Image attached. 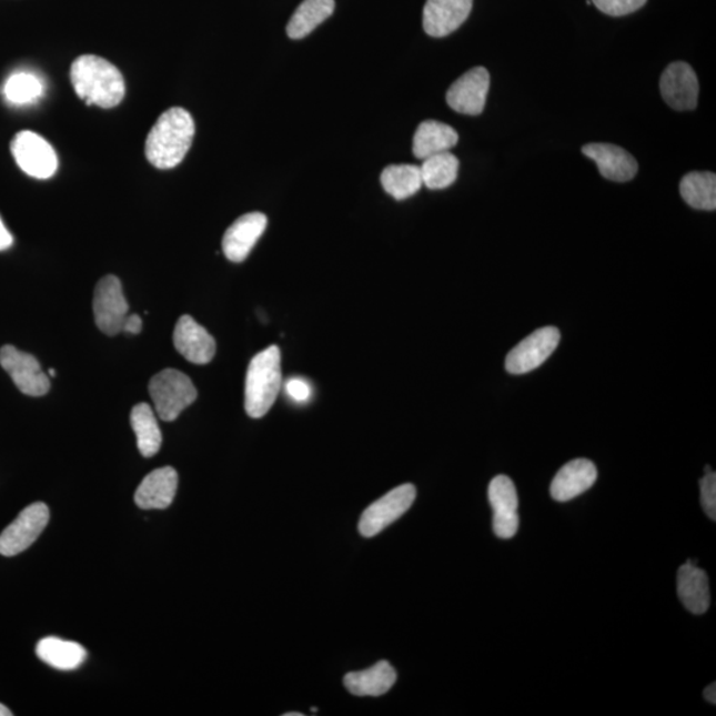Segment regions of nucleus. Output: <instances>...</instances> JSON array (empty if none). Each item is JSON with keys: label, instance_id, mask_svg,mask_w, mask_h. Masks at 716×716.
Wrapping results in <instances>:
<instances>
[{"label": "nucleus", "instance_id": "1", "mask_svg": "<svg viewBox=\"0 0 716 716\" xmlns=\"http://www.w3.org/2000/svg\"><path fill=\"white\" fill-rule=\"evenodd\" d=\"M194 134V120L185 109H168L148 134L145 145L148 161L161 170L179 167L189 153Z\"/></svg>", "mask_w": 716, "mask_h": 716}, {"label": "nucleus", "instance_id": "2", "mask_svg": "<svg viewBox=\"0 0 716 716\" xmlns=\"http://www.w3.org/2000/svg\"><path fill=\"white\" fill-rule=\"evenodd\" d=\"M71 81L74 92L88 105L111 109L125 98V80L118 67L94 54H83L73 61Z\"/></svg>", "mask_w": 716, "mask_h": 716}, {"label": "nucleus", "instance_id": "3", "mask_svg": "<svg viewBox=\"0 0 716 716\" xmlns=\"http://www.w3.org/2000/svg\"><path fill=\"white\" fill-rule=\"evenodd\" d=\"M282 385V353L271 345L252 357L245 376L244 407L251 418H262L270 412Z\"/></svg>", "mask_w": 716, "mask_h": 716}, {"label": "nucleus", "instance_id": "4", "mask_svg": "<svg viewBox=\"0 0 716 716\" xmlns=\"http://www.w3.org/2000/svg\"><path fill=\"white\" fill-rule=\"evenodd\" d=\"M149 393L154 402L155 413L165 422L180 417L198 397L193 382L177 370H163L149 382Z\"/></svg>", "mask_w": 716, "mask_h": 716}, {"label": "nucleus", "instance_id": "5", "mask_svg": "<svg viewBox=\"0 0 716 716\" xmlns=\"http://www.w3.org/2000/svg\"><path fill=\"white\" fill-rule=\"evenodd\" d=\"M11 153L18 167L37 180H48L58 172L59 160L51 143L42 135L22 131L11 141Z\"/></svg>", "mask_w": 716, "mask_h": 716}, {"label": "nucleus", "instance_id": "6", "mask_svg": "<svg viewBox=\"0 0 716 716\" xmlns=\"http://www.w3.org/2000/svg\"><path fill=\"white\" fill-rule=\"evenodd\" d=\"M93 312L95 325L107 336H115L122 332L129 304L118 276L108 275L95 285Z\"/></svg>", "mask_w": 716, "mask_h": 716}, {"label": "nucleus", "instance_id": "7", "mask_svg": "<svg viewBox=\"0 0 716 716\" xmlns=\"http://www.w3.org/2000/svg\"><path fill=\"white\" fill-rule=\"evenodd\" d=\"M417 490L413 484H402L377 502L371 504L361 516L359 530L361 535L373 537L399 520L413 506Z\"/></svg>", "mask_w": 716, "mask_h": 716}, {"label": "nucleus", "instance_id": "8", "mask_svg": "<svg viewBox=\"0 0 716 716\" xmlns=\"http://www.w3.org/2000/svg\"><path fill=\"white\" fill-rule=\"evenodd\" d=\"M50 522V510L39 502L26 507L0 535V555L11 557L30 548Z\"/></svg>", "mask_w": 716, "mask_h": 716}, {"label": "nucleus", "instance_id": "9", "mask_svg": "<svg viewBox=\"0 0 716 716\" xmlns=\"http://www.w3.org/2000/svg\"><path fill=\"white\" fill-rule=\"evenodd\" d=\"M561 343V332L555 326H544L525 337L508 353L506 370L511 374H525L545 363Z\"/></svg>", "mask_w": 716, "mask_h": 716}, {"label": "nucleus", "instance_id": "10", "mask_svg": "<svg viewBox=\"0 0 716 716\" xmlns=\"http://www.w3.org/2000/svg\"><path fill=\"white\" fill-rule=\"evenodd\" d=\"M0 365L23 394L40 397L50 391V377L32 354L20 352L12 345H4L0 350Z\"/></svg>", "mask_w": 716, "mask_h": 716}, {"label": "nucleus", "instance_id": "11", "mask_svg": "<svg viewBox=\"0 0 716 716\" xmlns=\"http://www.w3.org/2000/svg\"><path fill=\"white\" fill-rule=\"evenodd\" d=\"M660 94L674 111H693L697 108L699 83L693 68L684 61L668 65L660 77Z\"/></svg>", "mask_w": 716, "mask_h": 716}, {"label": "nucleus", "instance_id": "12", "mask_svg": "<svg viewBox=\"0 0 716 716\" xmlns=\"http://www.w3.org/2000/svg\"><path fill=\"white\" fill-rule=\"evenodd\" d=\"M490 90V73L486 68L475 67L448 88L446 101L453 111L477 115L486 107Z\"/></svg>", "mask_w": 716, "mask_h": 716}, {"label": "nucleus", "instance_id": "13", "mask_svg": "<svg viewBox=\"0 0 716 716\" xmlns=\"http://www.w3.org/2000/svg\"><path fill=\"white\" fill-rule=\"evenodd\" d=\"M488 500L494 510L493 527L495 535L511 538L520 530V497L513 481L506 475H497L490 483Z\"/></svg>", "mask_w": 716, "mask_h": 716}, {"label": "nucleus", "instance_id": "14", "mask_svg": "<svg viewBox=\"0 0 716 716\" xmlns=\"http://www.w3.org/2000/svg\"><path fill=\"white\" fill-rule=\"evenodd\" d=\"M268 228V216L262 213L245 214L231 224L223 236L222 249L230 262L242 263Z\"/></svg>", "mask_w": 716, "mask_h": 716}, {"label": "nucleus", "instance_id": "15", "mask_svg": "<svg viewBox=\"0 0 716 716\" xmlns=\"http://www.w3.org/2000/svg\"><path fill=\"white\" fill-rule=\"evenodd\" d=\"M173 341L175 350L190 363L209 364L215 356L214 337L189 315H183L177 323Z\"/></svg>", "mask_w": 716, "mask_h": 716}, {"label": "nucleus", "instance_id": "16", "mask_svg": "<svg viewBox=\"0 0 716 716\" xmlns=\"http://www.w3.org/2000/svg\"><path fill=\"white\" fill-rule=\"evenodd\" d=\"M473 0H427L424 9V30L433 38H445L466 22Z\"/></svg>", "mask_w": 716, "mask_h": 716}, {"label": "nucleus", "instance_id": "17", "mask_svg": "<svg viewBox=\"0 0 716 716\" xmlns=\"http://www.w3.org/2000/svg\"><path fill=\"white\" fill-rule=\"evenodd\" d=\"M583 154L597 163L599 174L613 182L632 181L638 173V162L625 149L612 143H588Z\"/></svg>", "mask_w": 716, "mask_h": 716}, {"label": "nucleus", "instance_id": "18", "mask_svg": "<svg viewBox=\"0 0 716 716\" xmlns=\"http://www.w3.org/2000/svg\"><path fill=\"white\" fill-rule=\"evenodd\" d=\"M177 487L179 474L173 467L157 468L143 477L135 491L134 502L142 510H165L173 503Z\"/></svg>", "mask_w": 716, "mask_h": 716}, {"label": "nucleus", "instance_id": "19", "mask_svg": "<svg viewBox=\"0 0 716 716\" xmlns=\"http://www.w3.org/2000/svg\"><path fill=\"white\" fill-rule=\"evenodd\" d=\"M597 481V468L589 460H575L561 468L551 484V495L557 502H569L588 491Z\"/></svg>", "mask_w": 716, "mask_h": 716}, {"label": "nucleus", "instance_id": "20", "mask_svg": "<svg viewBox=\"0 0 716 716\" xmlns=\"http://www.w3.org/2000/svg\"><path fill=\"white\" fill-rule=\"evenodd\" d=\"M677 589L682 604L693 615H704L710 608V584L704 569L693 562L682 565L677 576Z\"/></svg>", "mask_w": 716, "mask_h": 716}, {"label": "nucleus", "instance_id": "21", "mask_svg": "<svg viewBox=\"0 0 716 716\" xmlns=\"http://www.w3.org/2000/svg\"><path fill=\"white\" fill-rule=\"evenodd\" d=\"M395 680H397V674L392 665L381 660L364 672L346 674L344 684L347 692L357 697H380L391 690Z\"/></svg>", "mask_w": 716, "mask_h": 716}, {"label": "nucleus", "instance_id": "22", "mask_svg": "<svg viewBox=\"0 0 716 716\" xmlns=\"http://www.w3.org/2000/svg\"><path fill=\"white\" fill-rule=\"evenodd\" d=\"M460 135L455 129L443 122L427 120L421 122L413 139L415 159L424 161L427 157L448 152L458 143Z\"/></svg>", "mask_w": 716, "mask_h": 716}, {"label": "nucleus", "instance_id": "23", "mask_svg": "<svg viewBox=\"0 0 716 716\" xmlns=\"http://www.w3.org/2000/svg\"><path fill=\"white\" fill-rule=\"evenodd\" d=\"M37 654L43 663L58 670H74L87 659V651L83 646L57 637L39 641Z\"/></svg>", "mask_w": 716, "mask_h": 716}, {"label": "nucleus", "instance_id": "24", "mask_svg": "<svg viewBox=\"0 0 716 716\" xmlns=\"http://www.w3.org/2000/svg\"><path fill=\"white\" fill-rule=\"evenodd\" d=\"M334 11V0H304L293 12L286 33L291 39H303L329 19Z\"/></svg>", "mask_w": 716, "mask_h": 716}, {"label": "nucleus", "instance_id": "25", "mask_svg": "<svg viewBox=\"0 0 716 716\" xmlns=\"http://www.w3.org/2000/svg\"><path fill=\"white\" fill-rule=\"evenodd\" d=\"M131 425L135 436H138L141 455L150 458V456H154L160 452L162 434L153 409L150 405L139 404L132 409Z\"/></svg>", "mask_w": 716, "mask_h": 716}, {"label": "nucleus", "instance_id": "26", "mask_svg": "<svg viewBox=\"0 0 716 716\" xmlns=\"http://www.w3.org/2000/svg\"><path fill=\"white\" fill-rule=\"evenodd\" d=\"M679 191L688 206L697 210L716 209V175L710 172H693L682 179Z\"/></svg>", "mask_w": 716, "mask_h": 716}, {"label": "nucleus", "instance_id": "27", "mask_svg": "<svg viewBox=\"0 0 716 716\" xmlns=\"http://www.w3.org/2000/svg\"><path fill=\"white\" fill-rule=\"evenodd\" d=\"M381 183L386 193L397 201L407 200L424 186L420 167L409 163L387 167L381 174Z\"/></svg>", "mask_w": 716, "mask_h": 716}, {"label": "nucleus", "instance_id": "28", "mask_svg": "<svg viewBox=\"0 0 716 716\" xmlns=\"http://www.w3.org/2000/svg\"><path fill=\"white\" fill-rule=\"evenodd\" d=\"M424 186L442 190L452 186L458 177L460 160L450 152L427 157L420 167Z\"/></svg>", "mask_w": 716, "mask_h": 716}, {"label": "nucleus", "instance_id": "29", "mask_svg": "<svg viewBox=\"0 0 716 716\" xmlns=\"http://www.w3.org/2000/svg\"><path fill=\"white\" fill-rule=\"evenodd\" d=\"M2 93L12 105H29L42 98L44 85L37 74L17 72L7 79Z\"/></svg>", "mask_w": 716, "mask_h": 716}, {"label": "nucleus", "instance_id": "30", "mask_svg": "<svg viewBox=\"0 0 716 716\" xmlns=\"http://www.w3.org/2000/svg\"><path fill=\"white\" fill-rule=\"evenodd\" d=\"M591 2L606 16L625 17L643 9L647 0H591Z\"/></svg>", "mask_w": 716, "mask_h": 716}, {"label": "nucleus", "instance_id": "31", "mask_svg": "<svg viewBox=\"0 0 716 716\" xmlns=\"http://www.w3.org/2000/svg\"><path fill=\"white\" fill-rule=\"evenodd\" d=\"M700 503L705 513L712 521L716 520V474L706 473L700 481Z\"/></svg>", "mask_w": 716, "mask_h": 716}, {"label": "nucleus", "instance_id": "32", "mask_svg": "<svg viewBox=\"0 0 716 716\" xmlns=\"http://www.w3.org/2000/svg\"><path fill=\"white\" fill-rule=\"evenodd\" d=\"M285 392L293 401L305 402L310 400L312 389L303 379H291L285 384Z\"/></svg>", "mask_w": 716, "mask_h": 716}, {"label": "nucleus", "instance_id": "33", "mask_svg": "<svg viewBox=\"0 0 716 716\" xmlns=\"http://www.w3.org/2000/svg\"><path fill=\"white\" fill-rule=\"evenodd\" d=\"M142 331V320L139 315H128L124 322V325H122V332L124 333H131V334H139Z\"/></svg>", "mask_w": 716, "mask_h": 716}, {"label": "nucleus", "instance_id": "34", "mask_svg": "<svg viewBox=\"0 0 716 716\" xmlns=\"http://www.w3.org/2000/svg\"><path fill=\"white\" fill-rule=\"evenodd\" d=\"M12 244L13 236L10 231L7 230L6 224L2 221V216H0V251L9 250Z\"/></svg>", "mask_w": 716, "mask_h": 716}, {"label": "nucleus", "instance_id": "35", "mask_svg": "<svg viewBox=\"0 0 716 716\" xmlns=\"http://www.w3.org/2000/svg\"><path fill=\"white\" fill-rule=\"evenodd\" d=\"M705 698L707 702H710V704L715 705L716 704V685L713 684L708 686L704 693Z\"/></svg>", "mask_w": 716, "mask_h": 716}, {"label": "nucleus", "instance_id": "36", "mask_svg": "<svg viewBox=\"0 0 716 716\" xmlns=\"http://www.w3.org/2000/svg\"><path fill=\"white\" fill-rule=\"evenodd\" d=\"M12 713L4 705L0 704V716H11Z\"/></svg>", "mask_w": 716, "mask_h": 716}, {"label": "nucleus", "instance_id": "37", "mask_svg": "<svg viewBox=\"0 0 716 716\" xmlns=\"http://www.w3.org/2000/svg\"><path fill=\"white\" fill-rule=\"evenodd\" d=\"M48 373H50V377L57 376V372H54L53 367H51V370L48 371Z\"/></svg>", "mask_w": 716, "mask_h": 716}, {"label": "nucleus", "instance_id": "38", "mask_svg": "<svg viewBox=\"0 0 716 716\" xmlns=\"http://www.w3.org/2000/svg\"><path fill=\"white\" fill-rule=\"evenodd\" d=\"M285 716H303V714L290 713V714H285Z\"/></svg>", "mask_w": 716, "mask_h": 716}, {"label": "nucleus", "instance_id": "39", "mask_svg": "<svg viewBox=\"0 0 716 716\" xmlns=\"http://www.w3.org/2000/svg\"><path fill=\"white\" fill-rule=\"evenodd\" d=\"M312 713H317V707H313Z\"/></svg>", "mask_w": 716, "mask_h": 716}]
</instances>
